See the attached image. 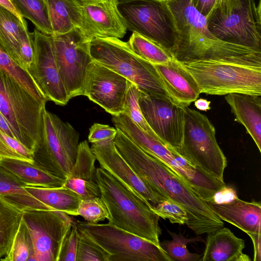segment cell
<instances>
[{
  "mask_svg": "<svg viewBox=\"0 0 261 261\" xmlns=\"http://www.w3.org/2000/svg\"><path fill=\"white\" fill-rule=\"evenodd\" d=\"M96 181L109 212V223L160 246L159 217L152 206L136 192L101 167Z\"/></svg>",
  "mask_w": 261,
  "mask_h": 261,
  "instance_id": "cell-3",
  "label": "cell"
},
{
  "mask_svg": "<svg viewBox=\"0 0 261 261\" xmlns=\"http://www.w3.org/2000/svg\"><path fill=\"white\" fill-rule=\"evenodd\" d=\"M91 150L101 168L129 188L152 206L164 197L154 191L134 171L119 153L114 139L92 143Z\"/></svg>",
  "mask_w": 261,
  "mask_h": 261,
  "instance_id": "cell-17",
  "label": "cell"
},
{
  "mask_svg": "<svg viewBox=\"0 0 261 261\" xmlns=\"http://www.w3.org/2000/svg\"><path fill=\"white\" fill-rule=\"evenodd\" d=\"M50 37L56 64L69 99L83 95L86 70L93 61L90 53L91 39L78 28Z\"/></svg>",
  "mask_w": 261,
  "mask_h": 261,
  "instance_id": "cell-12",
  "label": "cell"
},
{
  "mask_svg": "<svg viewBox=\"0 0 261 261\" xmlns=\"http://www.w3.org/2000/svg\"><path fill=\"white\" fill-rule=\"evenodd\" d=\"M45 105L0 69V112L15 138L32 152L41 137Z\"/></svg>",
  "mask_w": 261,
  "mask_h": 261,
  "instance_id": "cell-6",
  "label": "cell"
},
{
  "mask_svg": "<svg viewBox=\"0 0 261 261\" xmlns=\"http://www.w3.org/2000/svg\"><path fill=\"white\" fill-rule=\"evenodd\" d=\"M139 103L146 122L160 141L176 151L183 136L185 108L172 101L141 92Z\"/></svg>",
  "mask_w": 261,
  "mask_h": 261,
  "instance_id": "cell-14",
  "label": "cell"
},
{
  "mask_svg": "<svg viewBox=\"0 0 261 261\" xmlns=\"http://www.w3.org/2000/svg\"><path fill=\"white\" fill-rule=\"evenodd\" d=\"M79 138L69 123L45 109L41 137L33 151V163L65 180L75 162Z\"/></svg>",
  "mask_w": 261,
  "mask_h": 261,
  "instance_id": "cell-9",
  "label": "cell"
},
{
  "mask_svg": "<svg viewBox=\"0 0 261 261\" xmlns=\"http://www.w3.org/2000/svg\"><path fill=\"white\" fill-rule=\"evenodd\" d=\"M205 202L221 220L237 227L249 236L261 234L260 202L254 200L247 202L239 198L222 204Z\"/></svg>",
  "mask_w": 261,
  "mask_h": 261,
  "instance_id": "cell-21",
  "label": "cell"
},
{
  "mask_svg": "<svg viewBox=\"0 0 261 261\" xmlns=\"http://www.w3.org/2000/svg\"><path fill=\"white\" fill-rule=\"evenodd\" d=\"M205 19L218 39L261 51L260 0H216Z\"/></svg>",
  "mask_w": 261,
  "mask_h": 261,
  "instance_id": "cell-5",
  "label": "cell"
},
{
  "mask_svg": "<svg viewBox=\"0 0 261 261\" xmlns=\"http://www.w3.org/2000/svg\"><path fill=\"white\" fill-rule=\"evenodd\" d=\"M177 31L171 53L180 63L213 61L261 66V51L222 41L208 30L191 0H166Z\"/></svg>",
  "mask_w": 261,
  "mask_h": 261,
  "instance_id": "cell-2",
  "label": "cell"
},
{
  "mask_svg": "<svg viewBox=\"0 0 261 261\" xmlns=\"http://www.w3.org/2000/svg\"><path fill=\"white\" fill-rule=\"evenodd\" d=\"M82 217L87 222L96 224L108 219L109 214L107 208L100 197L82 199L76 216Z\"/></svg>",
  "mask_w": 261,
  "mask_h": 261,
  "instance_id": "cell-38",
  "label": "cell"
},
{
  "mask_svg": "<svg viewBox=\"0 0 261 261\" xmlns=\"http://www.w3.org/2000/svg\"><path fill=\"white\" fill-rule=\"evenodd\" d=\"M151 209L159 217L168 219L171 223L183 225L187 222L188 216L185 208L170 199L160 201Z\"/></svg>",
  "mask_w": 261,
  "mask_h": 261,
  "instance_id": "cell-39",
  "label": "cell"
},
{
  "mask_svg": "<svg viewBox=\"0 0 261 261\" xmlns=\"http://www.w3.org/2000/svg\"><path fill=\"white\" fill-rule=\"evenodd\" d=\"M19 57L21 66L27 70L31 67L34 55V33L23 26L19 35Z\"/></svg>",
  "mask_w": 261,
  "mask_h": 261,
  "instance_id": "cell-40",
  "label": "cell"
},
{
  "mask_svg": "<svg viewBox=\"0 0 261 261\" xmlns=\"http://www.w3.org/2000/svg\"><path fill=\"white\" fill-rule=\"evenodd\" d=\"M16 159L33 163V152L14 137L0 130V160Z\"/></svg>",
  "mask_w": 261,
  "mask_h": 261,
  "instance_id": "cell-37",
  "label": "cell"
},
{
  "mask_svg": "<svg viewBox=\"0 0 261 261\" xmlns=\"http://www.w3.org/2000/svg\"><path fill=\"white\" fill-rule=\"evenodd\" d=\"M245 241L229 229L221 228L208 233L201 261H250L243 253Z\"/></svg>",
  "mask_w": 261,
  "mask_h": 261,
  "instance_id": "cell-23",
  "label": "cell"
},
{
  "mask_svg": "<svg viewBox=\"0 0 261 261\" xmlns=\"http://www.w3.org/2000/svg\"><path fill=\"white\" fill-rule=\"evenodd\" d=\"M175 151L194 166L224 182L227 160L217 143L215 128L206 115L185 108L182 141Z\"/></svg>",
  "mask_w": 261,
  "mask_h": 261,
  "instance_id": "cell-8",
  "label": "cell"
},
{
  "mask_svg": "<svg viewBox=\"0 0 261 261\" xmlns=\"http://www.w3.org/2000/svg\"><path fill=\"white\" fill-rule=\"evenodd\" d=\"M22 17L30 20L36 29L53 35L46 0H11Z\"/></svg>",
  "mask_w": 261,
  "mask_h": 261,
  "instance_id": "cell-30",
  "label": "cell"
},
{
  "mask_svg": "<svg viewBox=\"0 0 261 261\" xmlns=\"http://www.w3.org/2000/svg\"><path fill=\"white\" fill-rule=\"evenodd\" d=\"M238 198L235 189L231 186L225 185L215 192L208 202L222 204L231 202Z\"/></svg>",
  "mask_w": 261,
  "mask_h": 261,
  "instance_id": "cell-43",
  "label": "cell"
},
{
  "mask_svg": "<svg viewBox=\"0 0 261 261\" xmlns=\"http://www.w3.org/2000/svg\"><path fill=\"white\" fill-rule=\"evenodd\" d=\"M118 8L127 30L171 52L177 31L166 0H120Z\"/></svg>",
  "mask_w": 261,
  "mask_h": 261,
  "instance_id": "cell-10",
  "label": "cell"
},
{
  "mask_svg": "<svg viewBox=\"0 0 261 261\" xmlns=\"http://www.w3.org/2000/svg\"><path fill=\"white\" fill-rule=\"evenodd\" d=\"M78 232L73 219L71 228L64 239L58 261H76Z\"/></svg>",
  "mask_w": 261,
  "mask_h": 261,
  "instance_id": "cell-41",
  "label": "cell"
},
{
  "mask_svg": "<svg viewBox=\"0 0 261 261\" xmlns=\"http://www.w3.org/2000/svg\"><path fill=\"white\" fill-rule=\"evenodd\" d=\"M132 83L102 65L92 61L88 66L83 95L112 116L124 112L127 90Z\"/></svg>",
  "mask_w": 261,
  "mask_h": 261,
  "instance_id": "cell-15",
  "label": "cell"
},
{
  "mask_svg": "<svg viewBox=\"0 0 261 261\" xmlns=\"http://www.w3.org/2000/svg\"><path fill=\"white\" fill-rule=\"evenodd\" d=\"M46 1L53 35L64 34L74 28H78L92 39L77 0Z\"/></svg>",
  "mask_w": 261,
  "mask_h": 261,
  "instance_id": "cell-24",
  "label": "cell"
},
{
  "mask_svg": "<svg viewBox=\"0 0 261 261\" xmlns=\"http://www.w3.org/2000/svg\"><path fill=\"white\" fill-rule=\"evenodd\" d=\"M74 222L79 230L111 255L109 261L172 260L161 246L109 223Z\"/></svg>",
  "mask_w": 261,
  "mask_h": 261,
  "instance_id": "cell-11",
  "label": "cell"
},
{
  "mask_svg": "<svg viewBox=\"0 0 261 261\" xmlns=\"http://www.w3.org/2000/svg\"><path fill=\"white\" fill-rule=\"evenodd\" d=\"M96 160L88 142H81L75 162L67 175L63 186L77 194L82 199L100 196L96 181Z\"/></svg>",
  "mask_w": 261,
  "mask_h": 261,
  "instance_id": "cell-19",
  "label": "cell"
},
{
  "mask_svg": "<svg viewBox=\"0 0 261 261\" xmlns=\"http://www.w3.org/2000/svg\"><path fill=\"white\" fill-rule=\"evenodd\" d=\"M24 189L49 210L76 216V212L82 198L69 189L64 186L58 188H43L30 186H26Z\"/></svg>",
  "mask_w": 261,
  "mask_h": 261,
  "instance_id": "cell-25",
  "label": "cell"
},
{
  "mask_svg": "<svg viewBox=\"0 0 261 261\" xmlns=\"http://www.w3.org/2000/svg\"><path fill=\"white\" fill-rule=\"evenodd\" d=\"M78 231L76 261H109V253L84 232Z\"/></svg>",
  "mask_w": 261,
  "mask_h": 261,
  "instance_id": "cell-36",
  "label": "cell"
},
{
  "mask_svg": "<svg viewBox=\"0 0 261 261\" xmlns=\"http://www.w3.org/2000/svg\"><path fill=\"white\" fill-rule=\"evenodd\" d=\"M171 240H165L160 243L161 247L174 261H198L202 255L190 252L187 247L188 244L202 241L200 237L187 238L181 234L168 230Z\"/></svg>",
  "mask_w": 261,
  "mask_h": 261,
  "instance_id": "cell-34",
  "label": "cell"
},
{
  "mask_svg": "<svg viewBox=\"0 0 261 261\" xmlns=\"http://www.w3.org/2000/svg\"><path fill=\"white\" fill-rule=\"evenodd\" d=\"M141 94V91L132 83L126 93L123 113L128 116L141 129L160 141L143 117L139 103Z\"/></svg>",
  "mask_w": 261,
  "mask_h": 261,
  "instance_id": "cell-35",
  "label": "cell"
},
{
  "mask_svg": "<svg viewBox=\"0 0 261 261\" xmlns=\"http://www.w3.org/2000/svg\"><path fill=\"white\" fill-rule=\"evenodd\" d=\"M168 93L177 105L188 107L198 99L199 86L191 73L174 58L166 64H154Z\"/></svg>",
  "mask_w": 261,
  "mask_h": 261,
  "instance_id": "cell-20",
  "label": "cell"
},
{
  "mask_svg": "<svg viewBox=\"0 0 261 261\" xmlns=\"http://www.w3.org/2000/svg\"><path fill=\"white\" fill-rule=\"evenodd\" d=\"M26 185L16 175L0 165V195L6 198L22 210L49 208L30 195Z\"/></svg>",
  "mask_w": 261,
  "mask_h": 261,
  "instance_id": "cell-27",
  "label": "cell"
},
{
  "mask_svg": "<svg viewBox=\"0 0 261 261\" xmlns=\"http://www.w3.org/2000/svg\"><path fill=\"white\" fill-rule=\"evenodd\" d=\"M211 101L204 98L197 99L194 101L195 107L200 111H207L211 109Z\"/></svg>",
  "mask_w": 261,
  "mask_h": 261,
  "instance_id": "cell-48",
  "label": "cell"
},
{
  "mask_svg": "<svg viewBox=\"0 0 261 261\" xmlns=\"http://www.w3.org/2000/svg\"><path fill=\"white\" fill-rule=\"evenodd\" d=\"M0 6L9 10L21 19L23 17L19 14L11 0H0Z\"/></svg>",
  "mask_w": 261,
  "mask_h": 261,
  "instance_id": "cell-47",
  "label": "cell"
},
{
  "mask_svg": "<svg viewBox=\"0 0 261 261\" xmlns=\"http://www.w3.org/2000/svg\"><path fill=\"white\" fill-rule=\"evenodd\" d=\"M0 69L17 81L40 102L47 101L28 72L0 44Z\"/></svg>",
  "mask_w": 261,
  "mask_h": 261,
  "instance_id": "cell-31",
  "label": "cell"
},
{
  "mask_svg": "<svg viewBox=\"0 0 261 261\" xmlns=\"http://www.w3.org/2000/svg\"><path fill=\"white\" fill-rule=\"evenodd\" d=\"M225 99L234 116V121L242 124L261 152V98L242 93H229Z\"/></svg>",
  "mask_w": 261,
  "mask_h": 261,
  "instance_id": "cell-22",
  "label": "cell"
},
{
  "mask_svg": "<svg viewBox=\"0 0 261 261\" xmlns=\"http://www.w3.org/2000/svg\"><path fill=\"white\" fill-rule=\"evenodd\" d=\"M116 129L114 141L119 153L154 191L185 208L188 216L186 224L195 233H208L223 227V222L189 186L164 163L142 150Z\"/></svg>",
  "mask_w": 261,
  "mask_h": 261,
  "instance_id": "cell-1",
  "label": "cell"
},
{
  "mask_svg": "<svg viewBox=\"0 0 261 261\" xmlns=\"http://www.w3.org/2000/svg\"><path fill=\"white\" fill-rule=\"evenodd\" d=\"M254 247V261H260L261 234H253L249 236Z\"/></svg>",
  "mask_w": 261,
  "mask_h": 261,
  "instance_id": "cell-45",
  "label": "cell"
},
{
  "mask_svg": "<svg viewBox=\"0 0 261 261\" xmlns=\"http://www.w3.org/2000/svg\"><path fill=\"white\" fill-rule=\"evenodd\" d=\"M22 219L33 240L35 261H58L73 219L63 212L37 209L24 210Z\"/></svg>",
  "mask_w": 261,
  "mask_h": 261,
  "instance_id": "cell-13",
  "label": "cell"
},
{
  "mask_svg": "<svg viewBox=\"0 0 261 261\" xmlns=\"http://www.w3.org/2000/svg\"><path fill=\"white\" fill-rule=\"evenodd\" d=\"M216 0H191L193 7L205 17L208 14Z\"/></svg>",
  "mask_w": 261,
  "mask_h": 261,
  "instance_id": "cell-44",
  "label": "cell"
},
{
  "mask_svg": "<svg viewBox=\"0 0 261 261\" xmlns=\"http://www.w3.org/2000/svg\"><path fill=\"white\" fill-rule=\"evenodd\" d=\"M90 53L93 61L121 75L142 92L175 103L154 65L136 55L127 42L113 37L94 38L90 42Z\"/></svg>",
  "mask_w": 261,
  "mask_h": 261,
  "instance_id": "cell-4",
  "label": "cell"
},
{
  "mask_svg": "<svg viewBox=\"0 0 261 261\" xmlns=\"http://www.w3.org/2000/svg\"><path fill=\"white\" fill-rule=\"evenodd\" d=\"M0 165L26 186L43 188L63 186L65 180L56 177L34 163L16 159L0 160Z\"/></svg>",
  "mask_w": 261,
  "mask_h": 261,
  "instance_id": "cell-26",
  "label": "cell"
},
{
  "mask_svg": "<svg viewBox=\"0 0 261 261\" xmlns=\"http://www.w3.org/2000/svg\"><path fill=\"white\" fill-rule=\"evenodd\" d=\"M92 39L122 38L127 29L118 8V0H77Z\"/></svg>",
  "mask_w": 261,
  "mask_h": 261,
  "instance_id": "cell-18",
  "label": "cell"
},
{
  "mask_svg": "<svg viewBox=\"0 0 261 261\" xmlns=\"http://www.w3.org/2000/svg\"><path fill=\"white\" fill-rule=\"evenodd\" d=\"M1 260L35 261L33 240L23 219L9 252L4 258H2Z\"/></svg>",
  "mask_w": 261,
  "mask_h": 261,
  "instance_id": "cell-33",
  "label": "cell"
},
{
  "mask_svg": "<svg viewBox=\"0 0 261 261\" xmlns=\"http://www.w3.org/2000/svg\"><path fill=\"white\" fill-rule=\"evenodd\" d=\"M23 211L0 195V259L9 252L22 219Z\"/></svg>",
  "mask_w": 261,
  "mask_h": 261,
  "instance_id": "cell-28",
  "label": "cell"
},
{
  "mask_svg": "<svg viewBox=\"0 0 261 261\" xmlns=\"http://www.w3.org/2000/svg\"><path fill=\"white\" fill-rule=\"evenodd\" d=\"M181 63L196 80L200 93L261 95V66L213 61Z\"/></svg>",
  "mask_w": 261,
  "mask_h": 261,
  "instance_id": "cell-7",
  "label": "cell"
},
{
  "mask_svg": "<svg viewBox=\"0 0 261 261\" xmlns=\"http://www.w3.org/2000/svg\"><path fill=\"white\" fill-rule=\"evenodd\" d=\"M34 55L27 70L47 100L66 105L69 99L55 60L50 36L34 31Z\"/></svg>",
  "mask_w": 261,
  "mask_h": 261,
  "instance_id": "cell-16",
  "label": "cell"
},
{
  "mask_svg": "<svg viewBox=\"0 0 261 261\" xmlns=\"http://www.w3.org/2000/svg\"><path fill=\"white\" fill-rule=\"evenodd\" d=\"M116 133V128L108 125L95 123L89 129L88 140L91 143H95L109 139H114Z\"/></svg>",
  "mask_w": 261,
  "mask_h": 261,
  "instance_id": "cell-42",
  "label": "cell"
},
{
  "mask_svg": "<svg viewBox=\"0 0 261 261\" xmlns=\"http://www.w3.org/2000/svg\"><path fill=\"white\" fill-rule=\"evenodd\" d=\"M25 20L0 6V44L20 66L19 35Z\"/></svg>",
  "mask_w": 261,
  "mask_h": 261,
  "instance_id": "cell-29",
  "label": "cell"
},
{
  "mask_svg": "<svg viewBox=\"0 0 261 261\" xmlns=\"http://www.w3.org/2000/svg\"><path fill=\"white\" fill-rule=\"evenodd\" d=\"M0 260H1V259H0Z\"/></svg>",
  "mask_w": 261,
  "mask_h": 261,
  "instance_id": "cell-49",
  "label": "cell"
},
{
  "mask_svg": "<svg viewBox=\"0 0 261 261\" xmlns=\"http://www.w3.org/2000/svg\"><path fill=\"white\" fill-rule=\"evenodd\" d=\"M127 42L136 55L153 64H166L174 59L170 51L136 33Z\"/></svg>",
  "mask_w": 261,
  "mask_h": 261,
  "instance_id": "cell-32",
  "label": "cell"
},
{
  "mask_svg": "<svg viewBox=\"0 0 261 261\" xmlns=\"http://www.w3.org/2000/svg\"><path fill=\"white\" fill-rule=\"evenodd\" d=\"M0 130L6 134L14 137V134L6 118L0 112Z\"/></svg>",
  "mask_w": 261,
  "mask_h": 261,
  "instance_id": "cell-46",
  "label": "cell"
}]
</instances>
